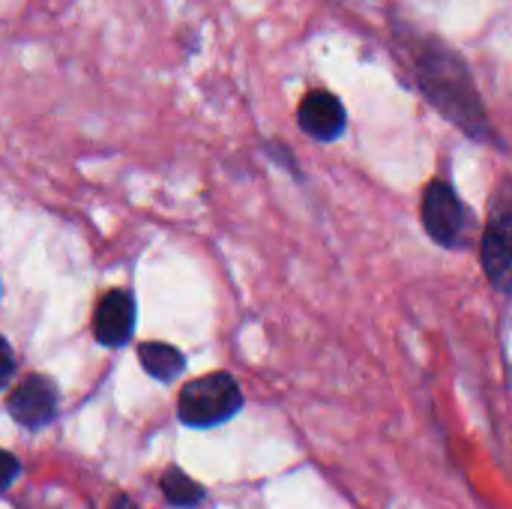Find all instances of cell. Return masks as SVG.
Segmentation results:
<instances>
[{"instance_id":"obj_1","label":"cell","mask_w":512,"mask_h":509,"mask_svg":"<svg viewBox=\"0 0 512 509\" xmlns=\"http://www.w3.org/2000/svg\"><path fill=\"white\" fill-rule=\"evenodd\" d=\"M420 84L426 90V96L453 120L459 123L465 132H471L474 138H489V123H486V111L483 102L462 66L459 57L432 48L423 60H420Z\"/></svg>"},{"instance_id":"obj_2","label":"cell","mask_w":512,"mask_h":509,"mask_svg":"<svg viewBox=\"0 0 512 509\" xmlns=\"http://www.w3.org/2000/svg\"><path fill=\"white\" fill-rule=\"evenodd\" d=\"M243 405L240 387L228 372H213L204 378H195L183 387L177 411L180 420L192 429H210L225 420H231Z\"/></svg>"},{"instance_id":"obj_3","label":"cell","mask_w":512,"mask_h":509,"mask_svg":"<svg viewBox=\"0 0 512 509\" xmlns=\"http://www.w3.org/2000/svg\"><path fill=\"white\" fill-rule=\"evenodd\" d=\"M423 225L429 231L432 240H438L441 246H456V240L465 231V207L456 198V192L435 180L426 186L423 195Z\"/></svg>"},{"instance_id":"obj_4","label":"cell","mask_w":512,"mask_h":509,"mask_svg":"<svg viewBox=\"0 0 512 509\" xmlns=\"http://www.w3.org/2000/svg\"><path fill=\"white\" fill-rule=\"evenodd\" d=\"M6 411L12 414L15 423L24 429H42L54 420L57 411V390L48 378L42 375H27L9 396H6Z\"/></svg>"},{"instance_id":"obj_5","label":"cell","mask_w":512,"mask_h":509,"mask_svg":"<svg viewBox=\"0 0 512 509\" xmlns=\"http://www.w3.org/2000/svg\"><path fill=\"white\" fill-rule=\"evenodd\" d=\"M135 330V300L129 291H108L93 312V336L108 345V348H120L132 339Z\"/></svg>"},{"instance_id":"obj_6","label":"cell","mask_w":512,"mask_h":509,"mask_svg":"<svg viewBox=\"0 0 512 509\" xmlns=\"http://www.w3.org/2000/svg\"><path fill=\"white\" fill-rule=\"evenodd\" d=\"M483 267L498 291L512 294V213H495L483 237Z\"/></svg>"},{"instance_id":"obj_7","label":"cell","mask_w":512,"mask_h":509,"mask_svg":"<svg viewBox=\"0 0 512 509\" xmlns=\"http://www.w3.org/2000/svg\"><path fill=\"white\" fill-rule=\"evenodd\" d=\"M345 108L342 102L327 93V90H312L297 111V123L306 135H312L315 141H336L345 132Z\"/></svg>"},{"instance_id":"obj_8","label":"cell","mask_w":512,"mask_h":509,"mask_svg":"<svg viewBox=\"0 0 512 509\" xmlns=\"http://www.w3.org/2000/svg\"><path fill=\"white\" fill-rule=\"evenodd\" d=\"M138 360H141L144 372L153 375L156 381H174L186 366L183 354L177 348L165 345V342H144L138 348Z\"/></svg>"},{"instance_id":"obj_9","label":"cell","mask_w":512,"mask_h":509,"mask_svg":"<svg viewBox=\"0 0 512 509\" xmlns=\"http://www.w3.org/2000/svg\"><path fill=\"white\" fill-rule=\"evenodd\" d=\"M162 492H165V498L174 504V507L180 509H189V507H198L201 501H204V486H198L192 477H186L180 468H168L165 471V477H162Z\"/></svg>"},{"instance_id":"obj_10","label":"cell","mask_w":512,"mask_h":509,"mask_svg":"<svg viewBox=\"0 0 512 509\" xmlns=\"http://www.w3.org/2000/svg\"><path fill=\"white\" fill-rule=\"evenodd\" d=\"M3 465H6V471H3L0 483H3V486H9V483H12V477L18 474V462H15L12 456H3Z\"/></svg>"},{"instance_id":"obj_11","label":"cell","mask_w":512,"mask_h":509,"mask_svg":"<svg viewBox=\"0 0 512 509\" xmlns=\"http://www.w3.org/2000/svg\"><path fill=\"white\" fill-rule=\"evenodd\" d=\"M9 375H12V351H9V345H3V375H0V381L6 384Z\"/></svg>"},{"instance_id":"obj_12","label":"cell","mask_w":512,"mask_h":509,"mask_svg":"<svg viewBox=\"0 0 512 509\" xmlns=\"http://www.w3.org/2000/svg\"><path fill=\"white\" fill-rule=\"evenodd\" d=\"M114 509H135V507L129 504V498H120V501L114 504Z\"/></svg>"}]
</instances>
